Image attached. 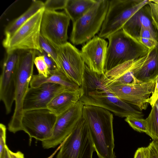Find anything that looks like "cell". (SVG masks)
I'll list each match as a JSON object with an SVG mask.
<instances>
[{
    "mask_svg": "<svg viewBox=\"0 0 158 158\" xmlns=\"http://www.w3.org/2000/svg\"><path fill=\"white\" fill-rule=\"evenodd\" d=\"M80 88L81 94L79 100L84 105L100 107L122 118H142L143 116L140 111L120 99L110 91L106 84L105 73L98 74L90 69L86 70Z\"/></svg>",
    "mask_w": 158,
    "mask_h": 158,
    "instance_id": "1",
    "label": "cell"
},
{
    "mask_svg": "<svg viewBox=\"0 0 158 158\" xmlns=\"http://www.w3.org/2000/svg\"><path fill=\"white\" fill-rule=\"evenodd\" d=\"M82 117L88 127L98 157L115 158L112 113L100 107L84 105Z\"/></svg>",
    "mask_w": 158,
    "mask_h": 158,
    "instance_id": "2",
    "label": "cell"
},
{
    "mask_svg": "<svg viewBox=\"0 0 158 158\" xmlns=\"http://www.w3.org/2000/svg\"><path fill=\"white\" fill-rule=\"evenodd\" d=\"M104 73L125 62L142 58L149 49L122 29L109 36Z\"/></svg>",
    "mask_w": 158,
    "mask_h": 158,
    "instance_id": "3",
    "label": "cell"
},
{
    "mask_svg": "<svg viewBox=\"0 0 158 158\" xmlns=\"http://www.w3.org/2000/svg\"><path fill=\"white\" fill-rule=\"evenodd\" d=\"M36 54V50H30L20 55L16 81L15 108L8 124V130L14 133L21 131V122L24 111L23 101L33 76L34 61Z\"/></svg>",
    "mask_w": 158,
    "mask_h": 158,
    "instance_id": "4",
    "label": "cell"
},
{
    "mask_svg": "<svg viewBox=\"0 0 158 158\" xmlns=\"http://www.w3.org/2000/svg\"><path fill=\"white\" fill-rule=\"evenodd\" d=\"M109 0H96L93 6L83 16L73 23L70 36L72 43L82 44L95 36L101 28L107 12Z\"/></svg>",
    "mask_w": 158,
    "mask_h": 158,
    "instance_id": "5",
    "label": "cell"
},
{
    "mask_svg": "<svg viewBox=\"0 0 158 158\" xmlns=\"http://www.w3.org/2000/svg\"><path fill=\"white\" fill-rule=\"evenodd\" d=\"M149 0H112L110 1L105 19L99 36L108 38L122 29L129 19Z\"/></svg>",
    "mask_w": 158,
    "mask_h": 158,
    "instance_id": "6",
    "label": "cell"
},
{
    "mask_svg": "<svg viewBox=\"0 0 158 158\" xmlns=\"http://www.w3.org/2000/svg\"><path fill=\"white\" fill-rule=\"evenodd\" d=\"M44 8L33 15L13 34L3 45L7 53L18 50H35L43 52L40 45V28Z\"/></svg>",
    "mask_w": 158,
    "mask_h": 158,
    "instance_id": "7",
    "label": "cell"
},
{
    "mask_svg": "<svg viewBox=\"0 0 158 158\" xmlns=\"http://www.w3.org/2000/svg\"><path fill=\"white\" fill-rule=\"evenodd\" d=\"M95 151L87 124L82 117L62 142L56 158H93Z\"/></svg>",
    "mask_w": 158,
    "mask_h": 158,
    "instance_id": "8",
    "label": "cell"
},
{
    "mask_svg": "<svg viewBox=\"0 0 158 158\" xmlns=\"http://www.w3.org/2000/svg\"><path fill=\"white\" fill-rule=\"evenodd\" d=\"M57 116L47 108L24 110L21 131L32 138L44 141L52 136Z\"/></svg>",
    "mask_w": 158,
    "mask_h": 158,
    "instance_id": "9",
    "label": "cell"
},
{
    "mask_svg": "<svg viewBox=\"0 0 158 158\" xmlns=\"http://www.w3.org/2000/svg\"><path fill=\"white\" fill-rule=\"evenodd\" d=\"M70 20L65 12L45 10L41 23V35L57 49L68 42Z\"/></svg>",
    "mask_w": 158,
    "mask_h": 158,
    "instance_id": "10",
    "label": "cell"
},
{
    "mask_svg": "<svg viewBox=\"0 0 158 158\" xmlns=\"http://www.w3.org/2000/svg\"><path fill=\"white\" fill-rule=\"evenodd\" d=\"M84 105L80 100L57 116L52 136L42 142L43 148L49 149L61 144L72 132L82 117Z\"/></svg>",
    "mask_w": 158,
    "mask_h": 158,
    "instance_id": "11",
    "label": "cell"
},
{
    "mask_svg": "<svg viewBox=\"0 0 158 158\" xmlns=\"http://www.w3.org/2000/svg\"><path fill=\"white\" fill-rule=\"evenodd\" d=\"M7 53L0 77V100L4 104L6 114H8L11 112L15 102L17 70L20 55L16 51Z\"/></svg>",
    "mask_w": 158,
    "mask_h": 158,
    "instance_id": "12",
    "label": "cell"
},
{
    "mask_svg": "<svg viewBox=\"0 0 158 158\" xmlns=\"http://www.w3.org/2000/svg\"><path fill=\"white\" fill-rule=\"evenodd\" d=\"M155 85L154 80L135 85L111 84L107 86L118 98L142 111L147 108Z\"/></svg>",
    "mask_w": 158,
    "mask_h": 158,
    "instance_id": "13",
    "label": "cell"
},
{
    "mask_svg": "<svg viewBox=\"0 0 158 158\" xmlns=\"http://www.w3.org/2000/svg\"><path fill=\"white\" fill-rule=\"evenodd\" d=\"M56 50L60 69L81 86L85 64L81 52L68 42Z\"/></svg>",
    "mask_w": 158,
    "mask_h": 158,
    "instance_id": "14",
    "label": "cell"
},
{
    "mask_svg": "<svg viewBox=\"0 0 158 158\" xmlns=\"http://www.w3.org/2000/svg\"><path fill=\"white\" fill-rule=\"evenodd\" d=\"M65 89H67L63 86L51 83H44L35 87H30L23 100V110L47 108L53 98Z\"/></svg>",
    "mask_w": 158,
    "mask_h": 158,
    "instance_id": "15",
    "label": "cell"
},
{
    "mask_svg": "<svg viewBox=\"0 0 158 158\" xmlns=\"http://www.w3.org/2000/svg\"><path fill=\"white\" fill-rule=\"evenodd\" d=\"M108 43L97 36L87 42L81 51L85 63L93 72L104 73V67Z\"/></svg>",
    "mask_w": 158,
    "mask_h": 158,
    "instance_id": "16",
    "label": "cell"
},
{
    "mask_svg": "<svg viewBox=\"0 0 158 158\" xmlns=\"http://www.w3.org/2000/svg\"><path fill=\"white\" fill-rule=\"evenodd\" d=\"M147 55L136 60L125 62L104 73L106 85L142 83L135 77L134 74L145 61Z\"/></svg>",
    "mask_w": 158,
    "mask_h": 158,
    "instance_id": "17",
    "label": "cell"
},
{
    "mask_svg": "<svg viewBox=\"0 0 158 158\" xmlns=\"http://www.w3.org/2000/svg\"><path fill=\"white\" fill-rule=\"evenodd\" d=\"M148 4L135 12L127 22L122 29L138 40L141 29L143 27L150 30L158 41V31L154 24Z\"/></svg>",
    "mask_w": 158,
    "mask_h": 158,
    "instance_id": "18",
    "label": "cell"
},
{
    "mask_svg": "<svg viewBox=\"0 0 158 158\" xmlns=\"http://www.w3.org/2000/svg\"><path fill=\"white\" fill-rule=\"evenodd\" d=\"M81 94V89L76 91L65 89L55 96L48 103L47 108L58 116L79 100Z\"/></svg>",
    "mask_w": 158,
    "mask_h": 158,
    "instance_id": "19",
    "label": "cell"
},
{
    "mask_svg": "<svg viewBox=\"0 0 158 158\" xmlns=\"http://www.w3.org/2000/svg\"><path fill=\"white\" fill-rule=\"evenodd\" d=\"M134 75L142 83L155 80L158 76V44L149 49L145 61Z\"/></svg>",
    "mask_w": 158,
    "mask_h": 158,
    "instance_id": "20",
    "label": "cell"
},
{
    "mask_svg": "<svg viewBox=\"0 0 158 158\" xmlns=\"http://www.w3.org/2000/svg\"><path fill=\"white\" fill-rule=\"evenodd\" d=\"M45 83L58 84L71 90L76 91L81 89L80 86L60 70L51 73L47 77H45L39 74L33 75L30 83V87H35Z\"/></svg>",
    "mask_w": 158,
    "mask_h": 158,
    "instance_id": "21",
    "label": "cell"
},
{
    "mask_svg": "<svg viewBox=\"0 0 158 158\" xmlns=\"http://www.w3.org/2000/svg\"><path fill=\"white\" fill-rule=\"evenodd\" d=\"M44 8V2L40 0H33L29 8L22 15L9 24L5 29V38L3 45L6 44L15 32L23 24L40 9Z\"/></svg>",
    "mask_w": 158,
    "mask_h": 158,
    "instance_id": "22",
    "label": "cell"
},
{
    "mask_svg": "<svg viewBox=\"0 0 158 158\" xmlns=\"http://www.w3.org/2000/svg\"><path fill=\"white\" fill-rule=\"evenodd\" d=\"M95 0H67L65 12L73 23L85 14L94 4Z\"/></svg>",
    "mask_w": 158,
    "mask_h": 158,
    "instance_id": "23",
    "label": "cell"
},
{
    "mask_svg": "<svg viewBox=\"0 0 158 158\" xmlns=\"http://www.w3.org/2000/svg\"><path fill=\"white\" fill-rule=\"evenodd\" d=\"M147 132L146 133L152 139L158 141V109L154 105L148 116L145 119Z\"/></svg>",
    "mask_w": 158,
    "mask_h": 158,
    "instance_id": "24",
    "label": "cell"
},
{
    "mask_svg": "<svg viewBox=\"0 0 158 158\" xmlns=\"http://www.w3.org/2000/svg\"><path fill=\"white\" fill-rule=\"evenodd\" d=\"M138 40L149 49L154 48L158 44L152 32L143 27L141 29Z\"/></svg>",
    "mask_w": 158,
    "mask_h": 158,
    "instance_id": "25",
    "label": "cell"
},
{
    "mask_svg": "<svg viewBox=\"0 0 158 158\" xmlns=\"http://www.w3.org/2000/svg\"><path fill=\"white\" fill-rule=\"evenodd\" d=\"M125 120L135 131L139 132L146 133L147 130L145 119L130 116L126 118Z\"/></svg>",
    "mask_w": 158,
    "mask_h": 158,
    "instance_id": "26",
    "label": "cell"
},
{
    "mask_svg": "<svg viewBox=\"0 0 158 158\" xmlns=\"http://www.w3.org/2000/svg\"><path fill=\"white\" fill-rule=\"evenodd\" d=\"M40 45L42 49L51 56L55 62L59 69L58 55L56 49L41 34L40 35Z\"/></svg>",
    "mask_w": 158,
    "mask_h": 158,
    "instance_id": "27",
    "label": "cell"
},
{
    "mask_svg": "<svg viewBox=\"0 0 158 158\" xmlns=\"http://www.w3.org/2000/svg\"><path fill=\"white\" fill-rule=\"evenodd\" d=\"M34 64L37 69L39 74L45 77H47L50 75V73L48 67L42 55L35 57Z\"/></svg>",
    "mask_w": 158,
    "mask_h": 158,
    "instance_id": "28",
    "label": "cell"
},
{
    "mask_svg": "<svg viewBox=\"0 0 158 158\" xmlns=\"http://www.w3.org/2000/svg\"><path fill=\"white\" fill-rule=\"evenodd\" d=\"M67 0H47L44 2L45 10L56 11L64 9Z\"/></svg>",
    "mask_w": 158,
    "mask_h": 158,
    "instance_id": "29",
    "label": "cell"
},
{
    "mask_svg": "<svg viewBox=\"0 0 158 158\" xmlns=\"http://www.w3.org/2000/svg\"><path fill=\"white\" fill-rule=\"evenodd\" d=\"M40 54L44 57V60L48 66L50 74L60 70L55 62L50 56L44 51Z\"/></svg>",
    "mask_w": 158,
    "mask_h": 158,
    "instance_id": "30",
    "label": "cell"
},
{
    "mask_svg": "<svg viewBox=\"0 0 158 158\" xmlns=\"http://www.w3.org/2000/svg\"><path fill=\"white\" fill-rule=\"evenodd\" d=\"M147 148V158H158V141L153 140Z\"/></svg>",
    "mask_w": 158,
    "mask_h": 158,
    "instance_id": "31",
    "label": "cell"
},
{
    "mask_svg": "<svg viewBox=\"0 0 158 158\" xmlns=\"http://www.w3.org/2000/svg\"><path fill=\"white\" fill-rule=\"evenodd\" d=\"M6 127L2 123L0 124V158L3 156L6 144Z\"/></svg>",
    "mask_w": 158,
    "mask_h": 158,
    "instance_id": "32",
    "label": "cell"
},
{
    "mask_svg": "<svg viewBox=\"0 0 158 158\" xmlns=\"http://www.w3.org/2000/svg\"><path fill=\"white\" fill-rule=\"evenodd\" d=\"M149 5L150 7L151 14L154 24L158 31V4L151 2Z\"/></svg>",
    "mask_w": 158,
    "mask_h": 158,
    "instance_id": "33",
    "label": "cell"
},
{
    "mask_svg": "<svg viewBox=\"0 0 158 158\" xmlns=\"http://www.w3.org/2000/svg\"><path fill=\"white\" fill-rule=\"evenodd\" d=\"M155 85L153 92L152 94L148 101V103L152 107L154 106L155 103L158 98V76L155 80Z\"/></svg>",
    "mask_w": 158,
    "mask_h": 158,
    "instance_id": "34",
    "label": "cell"
},
{
    "mask_svg": "<svg viewBox=\"0 0 158 158\" xmlns=\"http://www.w3.org/2000/svg\"><path fill=\"white\" fill-rule=\"evenodd\" d=\"M147 148H138L135 151L134 158H147Z\"/></svg>",
    "mask_w": 158,
    "mask_h": 158,
    "instance_id": "35",
    "label": "cell"
},
{
    "mask_svg": "<svg viewBox=\"0 0 158 158\" xmlns=\"http://www.w3.org/2000/svg\"><path fill=\"white\" fill-rule=\"evenodd\" d=\"M9 152L11 158H25L24 154L20 151L14 152L9 150Z\"/></svg>",
    "mask_w": 158,
    "mask_h": 158,
    "instance_id": "36",
    "label": "cell"
},
{
    "mask_svg": "<svg viewBox=\"0 0 158 158\" xmlns=\"http://www.w3.org/2000/svg\"><path fill=\"white\" fill-rule=\"evenodd\" d=\"M10 149L6 145L3 155L1 158H11L9 152Z\"/></svg>",
    "mask_w": 158,
    "mask_h": 158,
    "instance_id": "37",
    "label": "cell"
},
{
    "mask_svg": "<svg viewBox=\"0 0 158 158\" xmlns=\"http://www.w3.org/2000/svg\"><path fill=\"white\" fill-rule=\"evenodd\" d=\"M62 145V143L59 145V146L58 147L57 149L55 151L52 153V154L47 158H53L54 156L56 153L57 152H58V151L59 150Z\"/></svg>",
    "mask_w": 158,
    "mask_h": 158,
    "instance_id": "38",
    "label": "cell"
},
{
    "mask_svg": "<svg viewBox=\"0 0 158 158\" xmlns=\"http://www.w3.org/2000/svg\"><path fill=\"white\" fill-rule=\"evenodd\" d=\"M150 1L152 2H153L154 3H155L158 4V0H150Z\"/></svg>",
    "mask_w": 158,
    "mask_h": 158,
    "instance_id": "39",
    "label": "cell"
},
{
    "mask_svg": "<svg viewBox=\"0 0 158 158\" xmlns=\"http://www.w3.org/2000/svg\"><path fill=\"white\" fill-rule=\"evenodd\" d=\"M154 105H155L156 106L158 109V98L156 101Z\"/></svg>",
    "mask_w": 158,
    "mask_h": 158,
    "instance_id": "40",
    "label": "cell"
}]
</instances>
